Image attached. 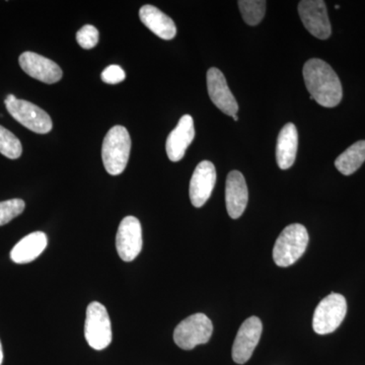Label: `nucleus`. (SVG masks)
Wrapping results in <instances>:
<instances>
[{"label":"nucleus","mask_w":365,"mask_h":365,"mask_svg":"<svg viewBox=\"0 0 365 365\" xmlns=\"http://www.w3.org/2000/svg\"><path fill=\"white\" fill-rule=\"evenodd\" d=\"M304 83L312 100L326 108L340 104L343 98L342 85L337 73L327 62L311 59L304 66Z\"/></svg>","instance_id":"obj_1"},{"label":"nucleus","mask_w":365,"mask_h":365,"mask_svg":"<svg viewBox=\"0 0 365 365\" xmlns=\"http://www.w3.org/2000/svg\"><path fill=\"white\" fill-rule=\"evenodd\" d=\"M131 138L123 126L113 127L104 138L102 148L105 169L112 176L121 175L126 169L130 157Z\"/></svg>","instance_id":"obj_2"},{"label":"nucleus","mask_w":365,"mask_h":365,"mask_svg":"<svg viewBox=\"0 0 365 365\" xmlns=\"http://www.w3.org/2000/svg\"><path fill=\"white\" fill-rule=\"evenodd\" d=\"M309 232L299 223L288 225L276 240L273 259L279 267L294 265L306 252L309 245Z\"/></svg>","instance_id":"obj_3"},{"label":"nucleus","mask_w":365,"mask_h":365,"mask_svg":"<svg viewBox=\"0 0 365 365\" xmlns=\"http://www.w3.org/2000/svg\"><path fill=\"white\" fill-rule=\"evenodd\" d=\"M6 107L14 120L31 131L46 134L52 130L51 118L38 106L28 101L20 100L16 96L9 95L6 98Z\"/></svg>","instance_id":"obj_4"},{"label":"nucleus","mask_w":365,"mask_h":365,"mask_svg":"<svg viewBox=\"0 0 365 365\" xmlns=\"http://www.w3.org/2000/svg\"><path fill=\"white\" fill-rule=\"evenodd\" d=\"M85 336L86 342L96 350L105 349L111 344V319L107 309L100 302H91L86 309Z\"/></svg>","instance_id":"obj_5"},{"label":"nucleus","mask_w":365,"mask_h":365,"mask_svg":"<svg viewBox=\"0 0 365 365\" xmlns=\"http://www.w3.org/2000/svg\"><path fill=\"white\" fill-rule=\"evenodd\" d=\"M213 333L212 322L204 314H195L182 321L175 329L174 341L180 348L192 350L206 344Z\"/></svg>","instance_id":"obj_6"},{"label":"nucleus","mask_w":365,"mask_h":365,"mask_svg":"<svg viewBox=\"0 0 365 365\" xmlns=\"http://www.w3.org/2000/svg\"><path fill=\"white\" fill-rule=\"evenodd\" d=\"M347 314V302L342 294H331L319 302L314 311L313 328L319 335L335 332Z\"/></svg>","instance_id":"obj_7"},{"label":"nucleus","mask_w":365,"mask_h":365,"mask_svg":"<svg viewBox=\"0 0 365 365\" xmlns=\"http://www.w3.org/2000/svg\"><path fill=\"white\" fill-rule=\"evenodd\" d=\"M299 14L307 31L319 40H327L332 33L325 1L302 0L299 4Z\"/></svg>","instance_id":"obj_8"},{"label":"nucleus","mask_w":365,"mask_h":365,"mask_svg":"<svg viewBox=\"0 0 365 365\" xmlns=\"http://www.w3.org/2000/svg\"><path fill=\"white\" fill-rule=\"evenodd\" d=\"M143 228L134 216H126L118 228L116 248L120 258L131 262L143 250Z\"/></svg>","instance_id":"obj_9"},{"label":"nucleus","mask_w":365,"mask_h":365,"mask_svg":"<svg viewBox=\"0 0 365 365\" xmlns=\"http://www.w3.org/2000/svg\"><path fill=\"white\" fill-rule=\"evenodd\" d=\"M262 330L261 319L257 317H251L242 324L232 346V359L235 364H245L249 361L260 341Z\"/></svg>","instance_id":"obj_10"},{"label":"nucleus","mask_w":365,"mask_h":365,"mask_svg":"<svg viewBox=\"0 0 365 365\" xmlns=\"http://www.w3.org/2000/svg\"><path fill=\"white\" fill-rule=\"evenodd\" d=\"M20 66L31 78L52 85L58 83L63 76L58 64L42 55L34 52H24L19 58Z\"/></svg>","instance_id":"obj_11"},{"label":"nucleus","mask_w":365,"mask_h":365,"mask_svg":"<svg viewBox=\"0 0 365 365\" xmlns=\"http://www.w3.org/2000/svg\"><path fill=\"white\" fill-rule=\"evenodd\" d=\"M216 182L215 165L203 160L197 165L190 182L189 195L193 206L202 207L212 194Z\"/></svg>","instance_id":"obj_12"},{"label":"nucleus","mask_w":365,"mask_h":365,"mask_svg":"<svg viewBox=\"0 0 365 365\" xmlns=\"http://www.w3.org/2000/svg\"><path fill=\"white\" fill-rule=\"evenodd\" d=\"M208 95L213 104L228 116H235L239 111L237 101L228 88L227 79L220 69L212 67L207 71Z\"/></svg>","instance_id":"obj_13"},{"label":"nucleus","mask_w":365,"mask_h":365,"mask_svg":"<svg viewBox=\"0 0 365 365\" xmlns=\"http://www.w3.org/2000/svg\"><path fill=\"white\" fill-rule=\"evenodd\" d=\"M249 192L246 180L239 170H232L227 175L225 185V203L228 215L232 220L241 217L248 205Z\"/></svg>","instance_id":"obj_14"},{"label":"nucleus","mask_w":365,"mask_h":365,"mask_svg":"<svg viewBox=\"0 0 365 365\" xmlns=\"http://www.w3.org/2000/svg\"><path fill=\"white\" fill-rule=\"evenodd\" d=\"M195 138L193 118L184 115L180 119L176 128L170 132L165 143V150L170 160L179 162L184 158L187 148Z\"/></svg>","instance_id":"obj_15"},{"label":"nucleus","mask_w":365,"mask_h":365,"mask_svg":"<svg viewBox=\"0 0 365 365\" xmlns=\"http://www.w3.org/2000/svg\"><path fill=\"white\" fill-rule=\"evenodd\" d=\"M139 18L144 26L163 40H172L176 37L177 26L174 21L163 14L158 7L144 6L139 11Z\"/></svg>","instance_id":"obj_16"},{"label":"nucleus","mask_w":365,"mask_h":365,"mask_svg":"<svg viewBox=\"0 0 365 365\" xmlns=\"http://www.w3.org/2000/svg\"><path fill=\"white\" fill-rule=\"evenodd\" d=\"M299 148V133L294 124L288 123L281 129L276 145V160L281 170L294 165Z\"/></svg>","instance_id":"obj_17"},{"label":"nucleus","mask_w":365,"mask_h":365,"mask_svg":"<svg viewBox=\"0 0 365 365\" xmlns=\"http://www.w3.org/2000/svg\"><path fill=\"white\" fill-rule=\"evenodd\" d=\"M47 245V235L44 232H32L14 247L11 252V259L16 264L30 263L44 252Z\"/></svg>","instance_id":"obj_18"},{"label":"nucleus","mask_w":365,"mask_h":365,"mask_svg":"<svg viewBox=\"0 0 365 365\" xmlns=\"http://www.w3.org/2000/svg\"><path fill=\"white\" fill-rule=\"evenodd\" d=\"M365 162V140L357 141L336 158L335 167L344 176L354 174Z\"/></svg>","instance_id":"obj_19"},{"label":"nucleus","mask_w":365,"mask_h":365,"mask_svg":"<svg viewBox=\"0 0 365 365\" xmlns=\"http://www.w3.org/2000/svg\"><path fill=\"white\" fill-rule=\"evenodd\" d=\"M237 4L245 23L249 26H257L263 20L267 2L264 0H240Z\"/></svg>","instance_id":"obj_20"},{"label":"nucleus","mask_w":365,"mask_h":365,"mask_svg":"<svg viewBox=\"0 0 365 365\" xmlns=\"http://www.w3.org/2000/svg\"><path fill=\"white\" fill-rule=\"evenodd\" d=\"M0 153L9 160H16L23 153L20 139L0 125Z\"/></svg>","instance_id":"obj_21"},{"label":"nucleus","mask_w":365,"mask_h":365,"mask_svg":"<svg viewBox=\"0 0 365 365\" xmlns=\"http://www.w3.org/2000/svg\"><path fill=\"white\" fill-rule=\"evenodd\" d=\"M25 207L26 204L21 199H11L0 202V227L18 217L24 212Z\"/></svg>","instance_id":"obj_22"},{"label":"nucleus","mask_w":365,"mask_h":365,"mask_svg":"<svg viewBox=\"0 0 365 365\" xmlns=\"http://www.w3.org/2000/svg\"><path fill=\"white\" fill-rule=\"evenodd\" d=\"M76 41L83 49H93L98 42V31L96 26L91 25L83 26L76 33Z\"/></svg>","instance_id":"obj_23"},{"label":"nucleus","mask_w":365,"mask_h":365,"mask_svg":"<svg viewBox=\"0 0 365 365\" xmlns=\"http://www.w3.org/2000/svg\"><path fill=\"white\" fill-rule=\"evenodd\" d=\"M102 81L108 85H118L126 78L123 69L119 66H110L102 72Z\"/></svg>","instance_id":"obj_24"},{"label":"nucleus","mask_w":365,"mask_h":365,"mask_svg":"<svg viewBox=\"0 0 365 365\" xmlns=\"http://www.w3.org/2000/svg\"><path fill=\"white\" fill-rule=\"evenodd\" d=\"M2 360H4V351H2V345L0 342V365L2 364Z\"/></svg>","instance_id":"obj_25"},{"label":"nucleus","mask_w":365,"mask_h":365,"mask_svg":"<svg viewBox=\"0 0 365 365\" xmlns=\"http://www.w3.org/2000/svg\"><path fill=\"white\" fill-rule=\"evenodd\" d=\"M232 118H234L235 122L239 121V117H237V115H235V116H232Z\"/></svg>","instance_id":"obj_26"},{"label":"nucleus","mask_w":365,"mask_h":365,"mask_svg":"<svg viewBox=\"0 0 365 365\" xmlns=\"http://www.w3.org/2000/svg\"><path fill=\"white\" fill-rule=\"evenodd\" d=\"M335 9H340V6H335Z\"/></svg>","instance_id":"obj_27"}]
</instances>
